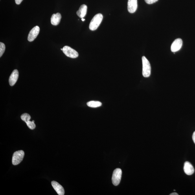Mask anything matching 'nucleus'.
<instances>
[{"label": "nucleus", "mask_w": 195, "mask_h": 195, "mask_svg": "<svg viewBox=\"0 0 195 195\" xmlns=\"http://www.w3.org/2000/svg\"><path fill=\"white\" fill-rule=\"evenodd\" d=\"M103 18L102 14H98L95 15L90 23L89 29L92 31L97 29L101 23Z\"/></svg>", "instance_id": "obj_1"}, {"label": "nucleus", "mask_w": 195, "mask_h": 195, "mask_svg": "<svg viewBox=\"0 0 195 195\" xmlns=\"http://www.w3.org/2000/svg\"><path fill=\"white\" fill-rule=\"evenodd\" d=\"M142 75L144 78H148L150 76L151 67L149 62L145 56H142Z\"/></svg>", "instance_id": "obj_2"}, {"label": "nucleus", "mask_w": 195, "mask_h": 195, "mask_svg": "<svg viewBox=\"0 0 195 195\" xmlns=\"http://www.w3.org/2000/svg\"><path fill=\"white\" fill-rule=\"evenodd\" d=\"M25 153L23 150L16 151L13 155L12 163L13 165H17L23 161Z\"/></svg>", "instance_id": "obj_3"}, {"label": "nucleus", "mask_w": 195, "mask_h": 195, "mask_svg": "<svg viewBox=\"0 0 195 195\" xmlns=\"http://www.w3.org/2000/svg\"><path fill=\"white\" fill-rule=\"evenodd\" d=\"M62 51L66 56L69 58H76L78 56L77 51L69 46H65L63 47Z\"/></svg>", "instance_id": "obj_4"}, {"label": "nucleus", "mask_w": 195, "mask_h": 195, "mask_svg": "<svg viewBox=\"0 0 195 195\" xmlns=\"http://www.w3.org/2000/svg\"><path fill=\"white\" fill-rule=\"evenodd\" d=\"M122 175V171L121 169L117 168L114 171L112 179L114 185L117 186L119 184L121 181Z\"/></svg>", "instance_id": "obj_5"}, {"label": "nucleus", "mask_w": 195, "mask_h": 195, "mask_svg": "<svg viewBox=\"0 0 195 195\" xmlns=\"http://www.w3.org/2000/svg\"><path fill=\"white\" fill-rule=\"evenodd\" d=\"M40 31V28L38 26H36L32 28L30 30L28 37V41L29 42L33 41L37 38Z\"/></svg>", "instance_id": "obj_6"}, {"label": "nucleus", "mask_w": 195, "mask_h": 195, "mask_svg": "<svg viewBox=\"0 0 195 195\" xmlns=\"http://www.w3.org/2000/svg\"><path fill=\"white\" fill-rule=\"evenodd\" d=\"M183 41L181 39L177 38L175 39L171 46V50L174 52L178 51L181 49Z\"/></svg>", "instance_id": "obj_7"}, {"label": "nucleus", "mask_w": 195, "mask_h": 195, "mask_svg": "<svg viewBox=\"0 0 195 195\" xmlns=\"http://www.w3.org/2000/svg\"><path fill=\"white\" fill-rule=\"evenodd\" d=\"M19 76V73L18 70L15 69L12 72L10 77L9 82L11 86H13L16 84L17 80H18Z\"/></svg>", "instance_id": "obj_8"}, {"label": "nucleus", "mask_w": 195, "mask_h": 195, "mask_svg": "<svg viewBox=\"0 0 195 195\" xmlns=\"http://www.w3.org/2000/svg\"><path fill=\"white\" fill-rule=\"evenodd\" d=\"M137 0H128V10L129 12H135L137 9Z\"/></svg>", "instance_id": "obj_9"}, {"label": "nucleus", "mask_w": 195, "mask_h": 195, "mask_svg": "<svg viewBox=\"0 0 195 195\" xmlns=\"http://www.w3.org/2000/svg\"><path fill=\"white\" fill-rule=\"evenodd\" d=\"M51 185L58 195H63L64 194L65 192L64 188L60 184L55 181H52L51 182Z\"/></svg>", "instance_id": "obj_10"}, {"label": "nucleus", "mask_w": 195, "mask_h": 195, "mask_svg": "<svg viewBox=\"0 0 195 195\" xmlns=\"http://www.w3.org/2000/svg\"><path fill=\"white\" fill-rule=\"evenodd\" d=\"M184 171L188 175H191L194 174V169L192 164L189 162H186L184 165Z\"/></svg>", "instance_id": "obj_11"}, {"label": "nucleus", "mask_w": 195, "mask_h": 195, "mask_svg": "<svg viewBox=\"0 0 195 195\" xmlns=\"http://www.w3.org/2000/svg\"><path fill=\"white\" fill-rule=\"evenodd\" d=\"M61 18L62 16L60 13L52 15L51 19L52 24L55 26L58 25L60 22Z\"/></svg>", "instance_id": "obj_12"}, {"label": "nucleus", "mask_w": 195, "mask_h": 195, "mask_svg": "<svg viewBox=\"0 0 195 195\" xmlns=\"http://www.w3.org/2000/svg\"><path fill=\"white\" fill-rule=\"evenodd\" d=\"M87 6L85 4H82L78 10L77 12V14L81 18H84L86 14Z\"/></svg>", "instance_id": "obj_13"}, {"label": "nucleus", "mask_w": 195, "mask_h": 195, "mask_svg": "<svg viewBox=\"0 0 195 195\" xmlns=\"http://www.w3.org/2000/svg\"><path fill=\"white\" fill-rule=\"evenodd\" d=\"M87 106L91 108H97L102 106L101 102L95 101H91L87 103Z\"/></svg>", "instance_id": "obj_14"}, {"label": "nucleus", "mask_w": 195, "mask_h": 195, "mask_svg": "<svg viewBox=\"0 0 195 195\" xmlns=\"http://www.w3.org/2000/svg\"><path fill=\"white\" fill-rule=\"evenodd\" d=\"M21 118L22 120L25 122L29 121L31 119V117L27 113H25L21 115Z\"/></svg>", "instance_id": "obj_15"}, {"label": "nucleus", "mask_w": 195, "mask_h": 195, "mask_svg": "<svg viewBox=\"0 0 195 195\" xmlns=\"http://www.w3.org/2000/svg\"><path fill=\"white\" fill-rule=\"evenodd\" d=\"M27 126L30 130H34L36 128V125L34 123V121L33 120L32 121H29L26 122Z\"/></svg>", "instance_id": "obj_16"}, {"label": "nucleus", "mask_w": 195, "mask_h": 195, "mask_svg": "<svg viewBox=\"0 0 195 195\" xmlns=\"http://www.w3.org/2000/svg\"><path fill=\"white\" fill-rule=\"evenodd\" d=\"M5 45L2 42H0V57H1L5 51Z\"/></svg>", "instance_id": "obj_17"}, {"label": "nucleus", "mask_w": 195, "mask_h": 195, "mask_svg": "<svg viewBox=\"0 0 195 195\" xmlns=\"http://www.w3.org/2000/svg\"><path fill=\"white\" fill-rule=\"evenodd\" d=\"M144 1L148 4H152L155 3L158 0H144Z\"/></svg>", "instance_id": "obj_18"}, {"label": "nucleus", "mask_w": 195, "mask_h": 195, "mask_svg": "<svg viewBox=\"0 0 195 195\" xmlns=\"http://www.w3.org/2000/svg\"><path fill=\"white\" fill-rule=\"evenodd\" d=\"M15 3H16L17 4H20L21 3V2L23 1V0H15Z\"/></svg>", "instance_id": "obj_19"}, {"label": "nucleus", "mask_w": 195, "mask_h": 195, "mask_svg": "<svg viewBox=\"0 0 195 195\" xmlns=\"http://www.w3.org/2000/svg\"><path fill=\"white\" fill-rule=\"evenodd\" d=\"M192 139L193 140V141L195 144V131L193 133V135L192 136Z\"/></svg>", "instance_id": "obj_20"}, {"label": "nucleus", "mask_w": 195, "mask_h": 195, "mask_svg": "<svg viewBox=\"0 0 195 195\" xmlns=\"http://www.w3.org/2000/svg\"><path fill=\"white\" fill-rule=\"evenodd\" d=\"M171 195H178L179 194L176 193H171L170 194Z\"/></svg>", "instance_id": "obj_21"}, {"label": "nucleus", "mask_w": 195, "mask_h": 195, "mask_svg": "<svg viewBox=\"0 0 195 195\" xmlns=\"http://www.w3.org/2000/svg\"><path fill=\"white\" fill-rule=\"evenodd\" d=\"M82 21H85V19H83V18H82Z\"/></svg>", "instance_id": "obj_22"}, {"label": "nucleus", "mask_w": 195, "mask_h": 195, "mask_svg": "<svg viewBox=\"0 0 195 195\" xmlns=\"http://www.w3.org/2000/svg\"><path fill=\"white\" fill-rule=\"evenodd\" d=\"M61 50H63V49H61Z\"/></svg>", "instance_id": "obj_23"}]
</instances>
